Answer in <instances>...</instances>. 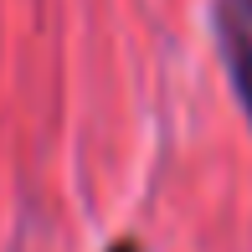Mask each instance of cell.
Returning <instances> with one entry per match:
<instances>
[{
    "label": "cell",
    "instance_id": "6da1fadb",
    "mask_svg": "<svg viewBox=\"0 0 252 252\" xmlns=\"http://www.w3.org/2000/svg\"><path fill=\"white\" fill-rule=\"evenodd\" d=\"M211 21H216V41H221L232 88L252 119V0H211Z\"/></svg>",
    "mask_w": 252,
    "mask_h": 252
},
{
    "label": "cell",
    "instance_id": "7a4b0ae2",
    "mask_svg": "<svg viewBox=\"0 0 252 252\" xmlns=\"http://www.w3.org/2000/svg\"><path fill=\"white\" fill-rule=\"evenodd\" d=\"M108 252H139V247H134V242H113Z\"/></svg>",
    "mask_w": 252,
    "mask_h": 252
}]
</instances>
